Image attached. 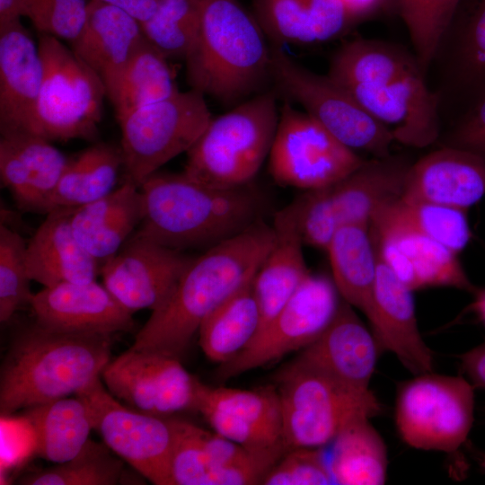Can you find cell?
Masks as SVG:
<instances>
[{
  "mask_svg": "<svg viewBox=\"0 0 485 485\" xmlns=\"http://www.w3.org/2000/svg\"><path fill=\"white\" fill-rule=\"evenodd\" d=\"M237 0H201L199 28L185 63L191 89L237 105L268 91L272 50Z\"/></svg>",
  "mask_w": 485,
  "mask_h": 485,
  "instance_id": "cell-5",
  "label": "cell"
},
{
  "mask_svg": "<svg viewBox=\"0 0 485 485\" xmlns=\"http://www.w3.org/2000/svg\"><path fill=\"white\" fill-rule=\"evenodd\" d=\"M27 243L15 231L0 226V321L7 322L24 304H30L31 292L26 262Z\"/></svg>",
  "mask_w": 485,
  "mask_h": 485,
  "instance_id": "cell-42",
  "label": "cell"
},
{
  "mask_svg": "<svg viewBox=\"0 0 485 485\" xmlns=\"http://www.w3.org/2000/svg\"><path fill=\"white\" fill-rule=\"evenodd\" d=\"M333 483L329 463L320 448L287 451L262 481L265 485H322Z\"/></svg>",
  "mask_w": 485,
  "mask_h": 485,
  "instance_id": "cell-46",
  "label": "cell"
},
{
  "mask_svg": "<svg viewBox=\"0 0 485 485\" xmlns=\"http://www.w3.org/2000/svg\"><path fill=\"white\" fill-rule=\"evenodd\" d=\"M411 163L401 155L375 157L330 185L331 206L340 227L369 225L381 207L402 197Z\"/></svg>",
  "mask_w": 485,
  "mask_h": 485,
  "instance_id": "cell-31",
  "label": "cell"
},
{
  "mask_svg": "<svg viewBox=\"0 0 485 485\" xmlns=\"http://www.w3.org/2000/svg\"><path fill=\"white\" fill-rule=\"evenodd\" d=\"M372 220L391 223L417 232L457 255L467 246L472 237L466 209L411 201L402 197L381 207Z\"/></svg>",
  "mask_w": 485,
  "mask_h": 485,
  "instance_id": "cell-37",
  "label": "cell"
},
{
  "mask_svg": "<svg viewBox=\"0 0 485 485\" xmlns=\"http://www.w3.org/2000/svg\"><path fill=\"white\" fill-rule=\"evenodd\" d=\"M105 445L89 439L72 459L30 473L24 485H114L122 477L124 461Z\"/></svg>",
  "mask_w": 485,
  "mask_h": 485,
  "instance_id": "cell-39",
  "label": "cell"
},
{
  "mask_svg": "<svg viewBox=\"0 0 485 485\" xmlns=\"http://www.w3.org/2000/svg\"><path fill=\"white\" fill-rule=\"evenodd\" d=\"M23 418L33 432L35 452L55 463L75 457L93 429L87 407L76 395L28 408Z\"/></svg>",
  "mask_w": 485,
  "mask_h": 485,
  "instance_id": "cell-33",
  "label": "cell"
},
{
  "mask_svg": "<svg viewBox=\"0 0 485 485\" xmlns=\"http://www.w3.org/2000/svg\"><path fill=\"white\" fill-rule=\"evenodd\" d=\"M348 10L358 21L373 13L383 0H341Z\"/></svg>",
  "mask_w": 485,
  "mask_h": 485,
  "instance_id": "cell-51",
  "label": "cell"
},
{
  "mask_svg": "<svg viewBox=\"0 0 485 485\" xmlns=\"http://www.w3.org/2000/svg\"><path fill=\"white\" fill-rule=\"evenodd\" d=\"M472 294L473 295V301L471 308L485 325V288L475 287Z\"/></svg>",
  "mask_w": 485,
  "mask_h": 485,
  "instance_id": "cell-52",
  "label": "cell"
},
{
  "mask_svg": "<svg viewBox=\"0 0 485 485\" xmlns=\"http://www.w3.org/2000/svg\"><path fill=\"white\" fill-rule=\"evenodd\" d=\"M326 251L340 295L365 313L371 303L377 274V255L369 225L340 226Z\"/></svg>",
  "mask_w": 485,
  "mask_h": 485,
  "instance_id": "cell-32",
  "label": "cell"
},
{
  "mask_svg": "<svg viewBox=\"0 0 485 485\" xmlns=\"http://www.w3.org/2000/svg\"><path fill=\"white\" fill-rule=\"evenodd\" d=\"M27 0H0V27L27 17Z\"/></svg>",
  "mask_w": 485,
  "mask_h": 485,
  "instance_id": "cell-50",
  "label": "cell"
},
{
  "mask_svg": "<svg viewBox=\"0 0 485 485\" xmlns=\"http://www.w3.org/2000/svg\"><path fill=\"white\" fill-rule=\"evenodd\" d=\"M375 335L343 301L326 330L295 358L358 392L369 383L380 352Z\"/></svg>",
  "mask_w": 485,
  "mask_h": 485,
  "instance_id": "cell-22",
  "label": "cell"
},
{
  "mask_svg": "<svg viewBox=\"0 0 485 485\" xmlns=\"http://www.w3.org/2000/svg\"><path fill=\"white\" fill-rule=\"evenodd\" d=\"M278 118L277 94L270 90L212 117L186 153L183 172L216 188L251 183L269 157Z\"/></svg>",
  "mask_w": 485,
  "mask_h": 485,
  "instance_id": "cell-6",
  "label": "cell"
},
{
  "mask_svg": "<svg viewBox=\"0 0 485 485\" xmlns=\"http://www.w3.org/2000/svg\"><path fill=\"white\" fill-rule=\"evenodd\" d=\"M93 379L75 395L86 405L93 428L120 459L155 485H172V420L137 411L115 398Z\"/></svg>",
  "mask_w": 485,
  "mask_h": 485,
  "instance_id": "cell-13",
  "label": "cell"
},
{
  "mask_svg": "<svg viewBox=\"0 0 485 485\" xmlns=\"http://www.w3.org/2000/svg\"><path fill=\"white\" fill-rule=\"evenodd\" d=\"M252 279L210 313L198 330L200 347L215 363L221 365L235 357L260 329V313Z\"/></svg>",
  "mask_w": 485,
  "mask_h": 485,
  "instance_id": "cell-35",
  "label": "cell"
},
{
  "mask_svg": "<svg viewBox=\"0 0 485 485\" xmlns=\"http://www.w3.org/2000/svg\"><path fill=\"white\" fill-rule=\"evenodd\" d=\"M474 389L463 375L433 372L401 384L395 405L401 439L417 449L457 453L473 424Z\"/></svg>",
  "mask_w": 485,
  "mask_h": 485,
  "instance_id": "cell-11",
  "label": "cell"
},
{
  "mask_svg": "<svg viewBox=\"0 0 485 485\" xmlns=\"http://www.w3.org/2000/svg\"><path fill=\"white\" fill-rule=\"evenodd\" d=\"M460 366L474 388H485V343L459 356Z\"/></svg>",
  "mask_w": 485,
  "mask_h": 485,
  "instance_id": "cell-48",
  "label": "cell"
},
{
  "mask_svg": "<svg viewBox=\"0 0 485 485\" xmlns=\"http://www.w3.org/2000/svg\"><path fill=\"white\" fill-rule=\"evenodd\" d=\"M291 204L304 244L326 251L340 228L332 209L329 186L305 190Z\"/></svg>",
  "mask_w": 485,
  "mask_h": 485,
  "instance_id": "cell-44",
  "label": "cell"
},
{
  "mask_svg": "<svg viewBox=\"0 0 485 485\" xmlns=\"http://www.w3.org/2000/svg\"><path fill=\"white\" fill-rule=\"evenodd\" d=\"M272 84L281 93L300 104L341 144L375 157L391 154L395 139L328 75L311 71L283 49L271 47Z\"/></svg>",
  "mask_w": 485,
  "mask_h": 485,
  "instance_id": "cell-10",
  "label": "cell"
},
{
  "mask_svg": "<svg viewBox=\"0 0 485 485\" xmlns=\"http://www.w3.org/2000/svg\"><path fill=\"white\" fill-rule=\"evenodd\" d=\"M143 218L137 234L163 246L205 251L263 220L266 200L251 182L234 188L156 172L139 187Z\"/></svg>",
  "mask_w": 485,
  "mask_h": 485,
  "instance_id": "cell-3",
  "label": "cell"
},
{
  "mask_svg": "<svg viewBox=\"0 0 485 485\" xmlns=\"http://www.w3.org/2000/svg\"><path fill=\"white\" fill-rule=\"evenodd\" d=\"M101 376L115 398L143 413L167 418L196 408L199 381L178 357L129 348L110 360Z\"/></svg>",
  "mask_w": 485,
  "mask_h": 485,
  "instance_id": "cell-15",
  "label": "cell"
},
{
  "mask_svg": "<svg viewBox=\"0 0 485 485\" xmlns=\"http://www.w3.org/2000/svg\"><path fill=\"white\" fill-rule=\"evenodd\" d=\"M30 305L38 325L57 331L112 335L135 324L133 313L95 280L43 287Z\"/></svg>",
  "mask_w": 485,
  "mask_h": 485,
  "instance_id": "cell-20",
  "label": "cell"
},
{
  "mask_svg": "<svg viewBox=\"0 0 485 485\" xmlns=\"http://www.w3.org/2000/svg\"><path fill=\"white\" fill-rule=\"evenodd\" d=\"M369 230L379 256L410 290L448 287L474 291L457 254L437 242L379 220H372Z\"/></svg>",
  "mask_w": 485,
  "mask_h": 485,
  "instance_id": "cell-19",
  "label": "cell"
},
{
  "mask_svg": "<svg viewBox=\"0 0 485 485\" xmlns=\"http://www.w3.org/2000/svg\"><path fill=\"white\" fill-rule=\"evenodd\" d=\"M115 6L137 20L140 23L149 20L156 12L160 0H99Z\"/></svg>",
  "mask_w": 485,
  "mask_h": 485,
  "instance_id": "cell-49",
  "label": "cell"
},
{
  "mask_svg": "<svg viewBox=\"0 0 485 485\" xmlns=\"http://www.w3.org/2000/svg\"><path fill=\"white\" fill-rule=\"evenodd\" d=\"M29 18L40 34L70 43L79 35L87 14L86 0H27Z\"/></svg>",
  "mask_w": 485,
  "mask_h": 485,
  "instance_id": "cell-45",
  "label": "cell"
},
{
  "mask_svg": "<svg viewBox=\"0 0 485 485\" xmlns=\"http://www.w3.org/2000/svg\"><path fill=\"white\" fill-rule=\"evenodd\" d=\"M257 22L272 47L331 40L357 20L341 0H251Z\"/></svg>",
  "mask_w": 485,
  "mask_h": 485,
  "instance_id": "cell-27",
  "label": "cell"
},
{
  "mask_svg": "<svg viewBox=\"0 0 485 485\" xmlns=\"http://www.w3.org/2000/svg\"><path fill=\"white\" fill-rule=\"evenodd\" d=\"M471 451L479 465L485 470V452L474 449L473 447L471 448Z\"/></svg>",
  "mask_w": 485,
  "mask_h": 485,
  "instance_id": "cell-53",
  "label": "cell"
},
{
  "mask_svg": "<svg viewBox=\"0 0 485 485\" xmlns=\"http://www.w3.org/2000/svg\"><path fill=\"white\" fill-rule=\"evenodd\" d=\"M376 255V279L365 314L379 348L392 352L416 375L432 372L433 352L419 332L412 290Z\"/></svg>",
  "mask_w": 485,
  "mask_h": 485,
  "instance_id": "cell-21",
  "label": "cell"
},
{
  "mask_svg": "<svg viewBox=\"0 0 485 485\" xmlns=\"http://www.w3.org/2000/svg\"><path fill=\"white\" fill-rule=\"evenodd\" d=\"M211 118L205 95L194 89L119 118L125 181L140 187L167 162L187 153Z\"/></svg>",
  "mask_w": 485,
  "mask_h": 485,
  "instance_id": "cell-9",
  "label": "cell"
},
{
  "mask_svg": "<svg viewBox=\"0 0 485 485\" xmlns=\"http://www.w3.org/2000/svg\"><path fill=\"white\" fill-rule=\"evenodd\" d=\"M340 294L332 280L310 273L286 304L251 343L221 364L220 379H228L301 350L326 330L337 313Z\"/></svg>",
  "mask_w": 485,
  "mask_h": 485,
  "instance_id": "cell-14",
  "label": "cell"
},
{
  "mask_svg": "<svg viewBox=\"0 0 485 485\" xmlns=\"http://www.w3.org/2000/svg\"><path fill=\"white\" fill-rule=\"evenodd\" d=\"M168 59L145 37L134 50L110 101L117 119L178 92Z\"/></svg>",
  "mask_w": 485,
  "mask_h": 485,
  "instance_id": "cell-38",
  "label": "cell"
},
{
  "mask_svg": "<svg viewBox=\"0 0 485 485\" xmlns=\"http://www.w3.org/2000/svg\"><path fill=\"white\" fill-rule=\"evenodd\" d=\"M268 160L277 183L304 190L332 185L365 162L289 101L279 109Z\"/></svg>",
  "mask_w": 485,
  "mask_h": 485,
  "instance_id": "cell-12",
  "label": "cell"
},
{
  "mask_svg": "<svg viewBox=\"0 0 485 485\" xmlns=\"http://www.w3.org/2000/svg\"><path fill=\"white\" fill-rule=\"evenodd\" d=\"M484 195L485 159L443 146L410 164L402 198L467 210Z\"/></svg>",
  "mask_w": 485,
  "mask_h": 485,
  "instance_id": "cell-24",
  "label": "cell"
},
{
  "mask_svg": "<svg viewBox=\"0 0 485 485\" xmlns=\"http://www.w3.org/2000/svg\"><path fill=\"white\" fill-rule=\"evenodd\" d=\"M327 75L389 129L395 142L422 148L438 139V95L406 48L378 40H348L332 55Z\"/></svg>",
  "mask_w": 485,
  "mask_h": 485,
  "instance_id": "cell-1",
  "label": "cell"
},
{
  "mask_svg": "<svg viewBox=\"0 0 485 485\" xmlns=\"http://www.w3.org/2000/svg\"><path fill=\"white\" fill-rule=\"evenodd\" d=\"M272 226L274 242L252 279L260 313L259 331L286 304L311 273L304 260V244L292 204L275 214Z\"/></svg>",
  "mask_w": 485,
  "mask_h": 485,
  "instance_id": "cell-29",
  "label": "cell"
},
{
  "mask_svg": "<svg viewBox=\"0 0 485 485\" xmlns=\"http://www.w3.org/2000/svg\"><path fill=\"white\" fill-rule=\"evenodd\" d=\"M201 19V0H160L156 12L140 23L144 36L169 60H185Z\"/></svg>",
  "mask_w": 485,
  "mask_h": 485,
  "instance_id": "cell-40",
  "label": "cell"
},
{
  "mask_svg": "<svg viewBox=\"0 0 485 485\" xmlns=\"http://www.w3.org/2000/svg\"><path fill=\"white\" fill-rule=\"evenodd\" d=\"M74 208H56L36 230L26 246L31 280L44 287L62 283L93 281L99 262L75 238L70 224Z\"/></svg>",
  "mask_w": 485,
  "mask_h": 485,
  "instance_id": "cell-28",
  "label": "cell"
},
{
  "mask_svg": "<svg viewBox=\"0 0 485 485\" xmlns=\"http://www.w3.org/2000/svg\"><path fill=\"white\" fill-rule=\"evenodd\" d=\"M420 66L428 74L460 0H396Z\"/></svg>",
  "mask_w": 485,
  "mask_h": 485,
  "instance_id": "cell-41",
  "label": "cell"
},
{
  "mask_svg": "<svg viewBox=\"0 0 485 485\" xmlns=\"http://www.w3.org/2000/svg\"><path fill=\"white\" fill-rule=\"evenodd\" d=\"M196 410L214 431L256 454H285L277 388L241 390L198 383Z\"/></svg>",
  "mask_w": 485,
  "mask_h": 485,
  "instance_id": "cell-17",
  "label": "cell"
},
{
  "mask_svg": "<svg viewBox=\"0 0 485 485\" xmlns=\"http://www.w3.org/2000/svg\"><path fill=\"white\" fill-rule=\"evenodd\" d=\"M282 437L286 451L321 448L354 418L382 410L372 392L351 390L297 359L277 375Z\"/></svg>",
  "mask_w": 485,
  "mask_h": 485,
  "instance_id": "cell-7",
  "label": "cell"
},
{
  "mask_svg": "<svg viewBox=\"0 0 485 485\" xmlns=\"http://www.w3.org/2000/svg\"><path fill=\"white\" fill-rule=\"evenodd\" d=\"M193 259L135 233L101 264L100 272L104 287L127 310L154 311L167 300Z\"/></svg>",
  "mask_w": 485,
  "mask_h": 485,
  "instance_id": "cell-16",
  "label": "cell"
},
{
  "mask_svg": "<svg viewBox=\"0 0 485 485\" xmlns=\"http://www.w3.org/2000/svg\"><path fill=\"white\" fill-rule=\"evenodd\" d=\"M122 157L119 147L96 143L67 165L50 202V210L75 208L97 200L115 190Z\"/></svg>",
  "mask_w": 485,
  "mask_h": 485,
  "instance_id": "cell-36",
  "label": "cell"
},
{
  "mask_svg": "<svg viewBox=\"0 0 485 485\" xmlns=\"http://www.w3.org/2000/svg\"><path fill=\"white\" fill-rule=\"evenodd\" d=\"M43 76L29 134L48 141L93 140L102 117L106 88L61 40L40 34Z\"/></svg>",
  "mask_w": 485,
  "mask_h": 485,
  "instance_id": "cell-8",
  "label": "cell"
},
{
  "mask_svg": "<svg viewBox=\"0 0 485 485\" xmlns=\"http://www.w3.org/2000/svg\"><path fill=\"white\" fill-rule=\"evenodd\" d=\"M274 240L273 226L261 220L194 258L130 348L178 357L205 319L253 278Z\"/></svg>",
  "mask_w": 485,
  "mask_h": 485,
  "instance_id": "cell-2",
  "label": "cell"
},
{
  "mask_svg": "<svg viewBox=\"0 0 485 485\" xmlns=\"http://www.w3.org/2000/svg\"><path fill=\"white\" fill-rule=\"evenodd\" d=\"M171 420L174 434L171 458L172 485H207L210 466L205 448L206 430L187 421Z\"/></svg>",
  "mask_w": 485,
  "mask_h": 485,
  "instance_id": "cell-43",
  "label": "cell"
},
{
  "mask_svg": "<svg viewBox=\"0 0 485 485\" xmlns=\"http://www.w3.org/2000/svg\"><path fill=\"white\" fill-rule=\"evenodd\" d=\"M143 36L140 22L131 15L101 1L90 0L84 24L71 48L101 80L111 101Z\"/></svg>",
  "mask_w": 485,
  "mask_h": 485,
  "instance_id": "cell-26",
  "label": "cell"
},
{
  "mask_svg": "<svg viewBox=\"0 0 485 485\" xmlns=\"http://www.w3.org/2000/svg\"><path fill=\"white\" fill-rule=\"evenodd\" d=\"M433 66L440 107L445 101H463L466 110L485 96V0H460L436 48Z\"/></svg>",
  "mask_w": 485,
  "mask_h": 485,
  "instance_id": "cell-18",
  "label": "cell"
},
{
  "mask_svg": "<svg viewBox=\"0 0 485 485\" xmlns=\"http://www.w3.org/2000/svg\"><path fill=\"white\" fill-rule=\"evenodd\" d=\"M111 335L57 331L36 322L13 340L0 375V412L75 395L109 364Z\"/></svg>",
  "mask_w": 485,
  "mask_h": 485,
  "instance_id": "cell-4",
  "label": "cell"
},
{
  "mask_svg": "<svg viewBox=\"0 0 485 485\" xmlns=\"http://www.w3.org/2000/svg\"><path fill=\"white\" fill-rule=\"evenodd\" d=\"M43 76L38 43L21 21L0 27V132L30 133Z\"/></svg>",
  "mask_w": 485,
  "mask_h": 485,
  "instance_id": "cell-25",
  "label": "cell"
},
{
  "mask_svg": "<svg viewBox=\"0 0 485 485\" xmlns=\"http://www.w3.org/2000/svg\"><path fill=\"white\" fill-rule=\"evenodd\" d=\"M361 415L337 435L329 463L333 482L342 485H379L386 481L387 450L384 439Z\"/></svg>",
  "mask_w": 485,
  "mask_h": 485,
  "instance_id": "cell-34",
  "label": "cell"
},
{
  "mask_svg": "<svg viewBox=\"0 0 485 485\" xmlns=\"http://www.w3.org/2000/svg\"><path fill=\"white\" fill-rule=\"evenodd\" d=\"M143 218L140 188L125 181L106 196L72 210L75 238L99 262L115 255Z\"/></svg>",
  "mask_w": 485,
  "mask_h": 485,
  "instance_id": "cell-30",
  "label": "cell"
},
{
  "mask_svg": "<svg viewBox=\"0 0 485 485\" xmlns=\"http://www.w3.org/2000/svg\"><path fill=\"white\" fill-rule=\"evenodd\" d=\"M69 159L48 141L29 133L1 135L0 177L17 206L48 214Z\"/></svg>",
  "mask_w": 485,
  "mask_h": 485,
  "instance_id": "cell-23",
  "label": "cell"
},
{
  "mask_svg": "<svg viewBox=\"0 0 485 485\" xmlns=\"http://www.w3.org/2000/svg\"><path fill=\"white\" fill-rule=\"evenodd\" d=\"M443 146L467 150L485 159V96L462 113Z\"/></svg>",
  "mask_w": 485,
  "mask_h": 485,
  "instance_id": "cell-47",
  "label": "cell"
}]
</instances>
